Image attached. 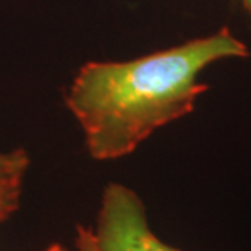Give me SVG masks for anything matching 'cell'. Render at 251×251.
I'll list each match as a JSON object with an SVG mask.
<instances>
[{"mask_svg": "<svg viewBox=\"0 0 251 251\" xmlns=\"http://www.w3.org/2000/svg\"><path fill=\"white\" fill-rule=\"evenodd\" d=\"M242 2H243V5H245V8L250 10V12H251V0H242Z\"/></svg>", "mask_w": 251, "mask_h": 251, "instance_id": "5b68a950", "label": "cell"}, {"mask_svg": "<svg viewBox=\"0 0 251 251\" xmlns=\"http://www.w3.org/2000/svg\"><path fill=\"white\" fill-rule=\"evenodd\" d=\"M28 165V153L22 149L0 153V224L18 209Z\"/></svg>", "mask_w": 251, "mask_h": 251, "instance_id": "3957f363", "label": "cell"}, {"mask_svg": "<svg viewBox=\"0 0 251 251\" xmlns=\"http://www.w3.org/2000/svg\"><path fill=\"white\" fill-rule=\"evenodd\" d=\"M95 237L100 251H179L150 230L142 201L118 183L104 189Z\"/></svg>", "mask_w": 251, "mask_h": 251, "instance_id": "7a4b0ae2", "label": "cell"}, {"mask_svg": "<svg viewBox=\"0 0 251 251\" xmlns=\"http://www.w3.org/2000/svg\"><path fill=\"white\" fill-rule=\"evenodd\" d=\"M248 56L227 28L209 38L127 62H88L78 70L65 104L82 126L97 160L134 152L155 129L193 111L205 65L222 57Z\"/></svg>", "mask_w": 251, "mask_h": 251, "instance_id": "6da1fadb", "label": "cell"}, {"mask_svg": "<svg viewBox=\"0 0 251 251\" xmlns=\"http://www.w3.org/2000/svg\"><path fill=\"white\" fill-rule=\"evenodd\" d=\"M77 250L78 251H100L95 232L82 227V225L77 227ZM52 251H67V250H64L61 245H54Z\"/></svg>", "mask_w": 251, "mask_h": 251, "instance_id": "277c9868", "label": "cell"}, {"mask_svg": "<svg viewBox=\"0 0 251 251\" xmlns=\"http://www.w3.org/2000/svg\"><path fill=\"white\" fill-rule=\"evenodd\" d=\"M52 250H54V245H52V247H49L48 250H44V251H52Z\"/></svg>", "mask_w": 251, "mask_h": 251, "instance_id": "8992f818", "label": "cell"}]
</instances>
